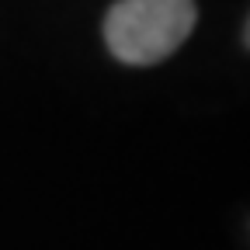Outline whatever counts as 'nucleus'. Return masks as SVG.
<instances>
[{
    "instance_id": "1",
    "label": "nucleus",
    "mask_w": 250,
    "mask_h": 250,
    "mask_svg": "<svg viewBox=\"0 0 250 250\" xmlns=\"http://www.w3.org/2000/svg\"><path fill=\"white\" fill-rule=\"evenodd\" d=\"M195 18V0H118L104 18V42L115 59L149 66L191 35Z\"/></svg>"
}]
</instances>
